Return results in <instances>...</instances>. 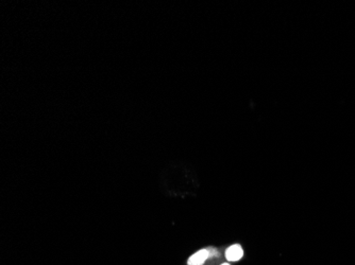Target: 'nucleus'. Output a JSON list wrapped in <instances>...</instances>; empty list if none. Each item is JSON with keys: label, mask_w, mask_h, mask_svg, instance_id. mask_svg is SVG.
<instances>
[{"label": "nucleus", "mask_w": 355, "mask_h": 265, "mask_svg": "<svg viewBox=\"0 0 355 265\" xmlns=\"http://www.w3.org/2000/svg\"><path fill=\"white\" fill-rule=\"evenodd\" d=\"M243 256H244V249L242 246L238 245V244L230 246L225 251L227 260L231 261V262H235V261L240 260L243 258Z\"/></svg>", "instance_id": "nucleus-1"}, {"label": "nucleus", "mask_w": 355, "mask_h": 265, "mask_svg": "<svg viewBox=\"0 0 355 265\" xmlns=\"http://www.w3.org/2000/svg\"><path fill=\"white\" fill-rule=\"evenodd\" d=\"M210 257V251L207 249H201L188 259V265H202Z\"/></svg>", "instance_id": "nucleus-2"}, {"label": "nucleus", "mask_w": 355, "mask_h": 265, "mask_svg": "<svg viewBox=\"0 0 355 265\" xmlns=\"http://www.w3.org/2000/svg\"><path fill=\"white\" fill-rule=\"evenodd\" d=\"M221 265H230V264H228V263H224V264H221Z\"/></svg>", "instance_id": "nucleus-3"}]
</instances>
